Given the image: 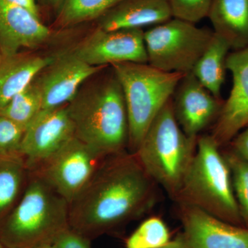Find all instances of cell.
Here are the masks:
<instances>
[{
	"instance_id": "3957f363",
	"label": "cell",
	"mask_w": 248,
	"mask_h": 248,
	"mask_svg": "<svg viewBox=\"0 0 248 248\" xmlns=\"http://www.w3.org/2000/svg\"><path fill=\"white\" fill-rule=\"evenodd\" d=\"M69 228L68 202L40 174L29 172L20 200L1 221L0 242L6 248H40Z\"/></svg>"
},
{
	"instance_id": "cb8c5ba5",
	"label": "cell",
	"mask_w": 248,
	"mask_h": 248,
	"mask_svg": "<svg viewBox=\"0 0 248 248\" xmlns=\"http://www.w3.org/2000/svg\"><path fill=\"white\" fill-rule=\"evenodd\" d=\"M224 156L231 170L233 190L241 220L248 227V161L232 151Z\"/></svg>"
},
{
	"instance_id": "ac0fdd59",
	"label": "cell",
	"mask_w": 248,
	"mask_h": 248,
	"mask_svg": "<svg viewBox=\"0 0 248 248\" xmlns=\"http://www.w3.org/2000/svg\"><path fill=\"white\" fill-rule=\"evenodd\" d=\"M208 17L214 32L231 49L248 46V0H213Z\"/></svg>"
},
{
	"instance_id": "ba28073f",
	"label": "cell",
	"mask_w": 248,
	"mask_h": 248,
	"mask_svg": "<svg viewBox=\"0 0 248 248\" xmlns=\"http://www.w3.org/2000/svg\"><path fill=\"white\" fill-rule=\"evenodd\" d=\"M103 158L75 137L35 171L71 203L89 182Z\"/></svg>"
},
{
	"instance_id": "9c48e42d",
	"label": "cell",
	"mask_w": 248,
	"mask_h": 248,
	"mask_svg": "<svg viewBox=\"0 0 248 248\" xmlns=\"http://www.w3.org/2000/svg\"><path fill=\"white\" fill-rule=\"evenodd\" d=\"M75 137L66 105L44 109L26 128L19 156L29 172L35 171Z\"/></svg>"
},
{
	"instance_id": "2e32d148",
	"label": "cell",
	"mask_w": 248,
	"mask_h": 248,
	"mask_svg": "<svg viewBox=\"0 0 248 248\" xmlns=\"http://www.w3.org/2000/svg\"><path fill=\"white\" fill-rule=\"evenodd\" d=\"M169 0H123L99 18L105 31L142 29L172 19Z\"/></svg>"
},
{
	"instance_id": "52a82bcc",
	"label": "cell",
	"mask_w": 248,
	"mask_h": 248,
	"mask_svg": "<svg viewBox=\"0 0 248 248\" xmlns=\"http://www.w3.org/2000/svg\"><path fill=\"white\" fill-rule=\"evenodd\" d=\"M213 35L208 28L172 18L144 32L148 63L168 73H190Z\"/></svg>"
},
{
	"instance_id": "603a6c76",
	"label": "cell",
	"mask_w": 248,
	"mask_h": 248,
	"mask_svg": "<svg viewBox=\"0 0 248 248\" xmlns=\"http://www.w3.org/2000/svg\"><path fill=\"white\" fill-rule=\"evenodd\" d=\"M170 241L169 228L161 218L151 217L129 236L126 248H160Z\"/></svg>"
},
{
	"instance_id": "5b68a950",
	"label": "cell",
	"mask_w": 248,
	"mask_h": 248,
	"mask_svg": "<svg viewBox=\"0 0 248 248\" xmlns=\"http://www.w3.org/2000/svg\"><path fill=\"white\" fill-rule=\"evenodd\" d=\"M197 139L187 136L179 126L171 99L153 121L134 154L155 184L175 199L195 154Z\"/></svg>"
},
{
	"instance_id": "9a60e30c",
	"label": "cell",
	"mask_w": 248,
	"mask_h": 248,
	"mask_svg": "<svg viewBox=\"0 0 248 248\" xmlns=\"http://www.w3.org/2000/svg\"><path fill=\"white\" fill-rule=\"evenodd\" d=\"M51 35L40 18L8 0H0V50L4 58L19 53L22 48H39Z\"/></svg>"
},
{
	"instance_id": "44dd1931",
	"label": "cell",
	"mask_w": 248,
	"mask_h": 248,
	"mask_svg": "<svg viewBox=\"0 0 248 248\" xmlns=\"http://www.w3.org/2000/svg\"><path fill=\"white\" fill-rule=\"evenodd\" d=\"M123 0H63L57 24L66 28L98 19Z\"/></svg>"
},
{
	"instance_id": "d4e9b609",
	"label": "cell",
	"mask_w": 248,
	"mask_h": 248,
	"mask_svg": "<svg viewBox=\"0 0 248 248\" xmlns=\"http://www.w3.org/2000/svg\"><path fill=\"white\" fill-rule=\"evenodd\" d=\"M172 18L196 24L208 17L213 0H169Z\"/></svg>"
},
{
	"instance_id": "8fae6325",
	"label": "cell",
	"mask_w": 248,
	"mask_h": 248,
	"mask_svg": "<svg viewBox=\"0 0 248 248\" xmlns=\"http://www.w3.org/2000/svg\"><path fill=\"white\" fill-rule=\"evenodd\" d=\"M105 66H94L71 51L55 58L33 80L42 97V110L67 105L82 84Z\"/></svg>"
},
{
	"instance_id": "d6a6232c",
	"label": "cell",
	"mask_w": 248,
	"mask_h": 248,
	"mask_svg": "<svg viewBox=\"0 0 248 248\" xmlns=\"http://www.w3.org/2000/svg\"><path fill=\"white\" fill-rule=\"evenodd\" d=\"M3 58H4V57H3L2 54L1 53V50H0V62L3 60Z\"/></svg>"
},
{
	"instance_id": "8992f818",
	"label": "cell",
	"mask_w": 248,
	"mask_h": 248,
	"mask_svg": "<svg viewBox=\"0 0 248 248\" xmlns=\"http://www.w3.org/2000/svg\"><path fill=\"white\" fill-rule=\"evenodd\" d=\"M123 91L129 125V153H135L156 116L186 74L168 73L148 63L111 65Z\"/></svg>"
},
{
	"instance_id": "ffe728a7",
	"label": "cell",
	"mask_w": 248,
	"mask_h": 248,
	"mask_svg": "<svg viewBox=\"0 0 248 248\" xmlns=\"http://www.w3.org/2000/svg\"><path fill=\"white\" fill-rule=\"evenodd\" d=\"M29 174L20 156H0V221L14 206Z\"/></svg>"
},
{
	"instance_id": "484cf974",
	"label": "cell",
	"mask_w": 248,
	"mask_h": 248,
	"mask_svg": "<svg viewBox=\"0 0 248 248\" xmlns=\"http://www.w3.org/2000/svg\"><path fill=\"white\" fill-rule=\"evenodd\" d=\"M25 128L0 115V156H19Z\"/></svg>"
},
{
	"instance_id": "4316f807",
	"label": "cell",
	"mask_w": 248,
	"mask_h": 248,
	"mask_svg": "<svg viewBox=\"0 0 248 248\" xmlns=\"http://www.w3.org/2000/svg\"><path fill=\"white\" fill-rule=\"evenodd\" d=\"M91 241L69 228L57 238L53 245L56 248H92Z\"/></svg>"
},
{
	"instance_id": "4dcf8cb0",
	"label": "cell",
	"mask_w": 248,
	"mask_h": 248,
	"mask_svg": "<svg viewBox=\"0 0 248 248\" xmlns=\"http://www.w3.org/2000/svg\"><path fill=\"white\" fill-rule=\"evenodd\" d=\"M63 0H47L49 4L53 5V6H57L61 5Z\"/></svg>"
},
{
	"instance_id": "5bb4252c",
	"label": "cell",
	"mask_w": 248,
	"mask_h": 248,
	"mask_svg": "<svg viewBox=\"0 0 248 248\" xmlns=\"http://www.w3.org/2000/svg\"><path fill=\"white\" fill-rule=\"evenodd\" d=\"M180 205L184 236L190 248H248V228L187 205Z\"/></svg>"
},
{
	"instance_id": "836d02e7",
	"label": "cell",
	"mask_w": 248,
	"mask_h": 248,
	"mask_svg": "<svg viewBox=\"0 0 248 248\" xmlns=\"http://www.w3.org/2000/svg\"><path fill=\"white\" fill-rule=\"evenodd\" d=\"M0 248H6L4 247V245L1 244V242H0Z\"/></svg>"
},
{
	"instance_id": "83f0119b",
	"label": "cell",
	"mask_w": 248,
	"mask_h": 248,
	"mask_svg": "<svg viewBox=\"0 0 248 248\" xmlns=\"http://www.w3.org/2000/svg\"><path fill=\"white\" fill-rule=\"evenodd\" d=\"M231 141L232 152L248 161V125Z\"/></svg>"
},
{
	"instance_id": "d6986e66",
	"label": "cell",
	"mask_w": 248,
	"mask_h": 248,
	"mask_svg": "<svg viewBox=\"0 0 248 248\" xmlns=\"http://www.w3.org/2000/svg\"><path fill=\"white\" fill-rule=\"evenodd\" d=\"M230 50L231 48L228 42L214 32L208 47L191 72L201 84L218 99H221Z\"/></svg>"
},
{
	"instance_id": "30bf717a",
	"label": "cell",
	"mask_w": 248,
	"mask_h": 248,
	"mask_svg": "<svg viewBox=\"0 0 248 248\" xmlns=\"http://www.w3.org/2000/svg\"><path fill=\"white\" fill-rule=\"evenodd\" d=\"M71 52L94 66L122 62L148 63L142 29L105 31L97 28Z\"/></svg>"
},
{
	"instance_id": "4fadbf2b",
	"label": "cell",
	"mask_w": 248,
	"mask_h": 248,
	"mask_svg": "<svg viewBox=\"0 0 248 248\" xmlns=\"http://www.w3.org/2000/svg\"><path fill=\"white\" fill-rule=\"evenodd\" d=\"M173 111L179 126L192 138H198L219 115L223 102L201 84L192 73L184 76L172 98Z\"/></svg>"
},
{
	"instance_id": "e0dca14e",
	"label": "cell",
	"mask_w": 248,
	"mask_h": 248,
	"mask_svg": "<svg viewBox=\"0 0 248 248\" xmlns=\"http://www.w3.org/2000/svg\"><path fill=\"white\" fill-rule=\"evenodd\" d=\"M55 59L20 52L3 58L0 62V109L27 88Z\"/></svg>"
},
{
	"instance_id": "f1b7e54d",
	"label": "cell",
	"mask_w": 248,
	"mask_h": 248,
	"mask_svg": "<svg viewBox=\"0 0 248 248\" xmlns=\"http://www.w3.org/2000/svg\"><path fill=\"white\" fill-rule=\"evenodd\" d=\"M11 4L27 10L36 17L40 18V11L36 4L35 0H8Z\"/></svg>"
},
{
	"instance_id": "f546056e",
	"label": "cell",
	"mask_w": 248,
	"mask_h": 248,
	"mask_svg": "<svg viewBox=\"0 0 248 248\" xmlns=\"http://www.w3.org/2000/svg\"><path fill=\"white\" fill-rule=\"evenodd\" d=\"M160 248H190V247L186 243V240L182 235V236L177 237V239L170 240L169 244Z\"/></svg>"
},
{
	"instance_id": "1f68e13d",
	"label": "cell",
	"mask_w": 248,
	"mask_h": 248,
	"mask_svg": "<svg viewBox=\"0 0 248 248\" xmlns=\"http://www.w3.org/2000/svg\"><path fill=\"white\" fill-rule=\"evenodd\" d=\"M40 248H56L55 247L53 244L46 245V246H43V247Z\"/></svg>"
},
{
	"instance_id": "6da1fadb",
	"label": "cell",
	"mask_w": 248,
	"mask_h": 248,
	"mask_svg": "<svg viewBox=\"0 0 248 248\" xmlns=\"http://www.w3.org/2000/svg\"><path fill=\"white\" fill-rule=\"evenodd\" d=\"M155 182L136 155L105 158L69 204V226L90 240L138 218L153 205Z\"/></svg>"
},
{
	"instance_id": "7a4b0ae2",
	"label": "cell",
	"mask_w": 248,
	"mask_h": 248,
	"mask_svg": "<svg viewBox=\"0 0 248 248\" xmlns=\"http://www.w3.org/2000/svg\"><path fill=\"white\" fill-rule=\"evenodd\" d=\"M66 107L76 138L103 158L128 149V114L123 91L113 71L110 76L80 89Z\"/></svg>"
},
{
	"instance_id": "277c9868",
	"label": "cell",
	"mask_w": 248,
	"mask_h": 248,
	"mask_svg": "<svg viewBox=\"0 0 248 248\" xmlns=\"http://www.w3.org/2000/svg\"><path fill=\"white\" fill-rule=\"evenodd\" d=\"M174 200L232 224L239 226L243 223L231 170L211 135L197 139L195 154Z\"/></svg>"
},
{
	"instance_id": "7402d4cb",
	"label": "cell",
	"mask_w": 248,
	"mask_h": 248,
	"mask_svg": "<svg viewBox=\"0 0 248 248\" xmlns=\"http://www.w3.org/2000/svg\"><path fill=\"white\" fill-rule=\"evenodd\" d=\"M42 110L40 93L32 81L27 88L14 96L4 107L0 109V115L14 121L26 130L28 125Z\"/></svg>"
},
{
	"instance_id": "7c38bea8",
	"label": "cell",
	"mask_w": 248,
	"mask_h": 248,
	"mask_svg": "<svg viewBox=\"0 0 248 248\" xmlns=\"http://www.w3.org/2000/svg\"><path fill=\"white\" fill-rule=\"evenodd\" d=\"M226 68L232 75V87L210 135L220 147L248 125V46L229 53Z\"/></svg>"
}]
</instances>
